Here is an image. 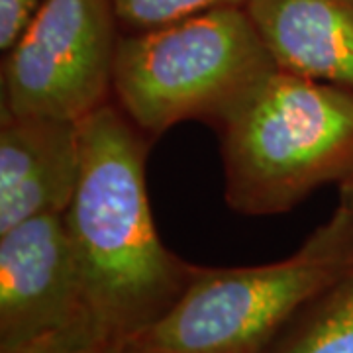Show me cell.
I'll list each match as a JSON object with an SVG mask.
<instances>
[{
	"label": "cell",
	"mask_w": 353,
	"mask_h": 353,
	"mask_svg": "<svg viewBox=\"0 0 353 353\" xmlns=\"http://www.w3.org/2000/svg\"><path fill=\"white\" fill-rule=\"evenodd\" d=\"M83 353H132L124 341H104Z\"/></svg>",
	"instance_id": "obj_13"
},
{
	"label": "cell",
	"mask_w": 353,
	"mask_h": 353,
	"mask_svg": "<svg viewBox=\"0 0 353 353\" xmlns=\"http://www.w3.org/2000/svg\"><path fill=\"white\" fill-rule=\"evenodd\" d=\"M263 353H353V265L306 304Z\"/></svg>",
	"instance_id": "obj_9"
},
{
	"label": "cell",
	"mask_w": 353,
	"mask_h": 353,
	"mask_svg": "<svg viewBox=\"0 0 353 353\" xmlns=\"http://www.w3.org/2000/svg\"><path fill=\"white\" fill-rule=\"evenodd\" d=\"M245 2L248 0H114V10L118 24L130 30V34H136L216 8L245 6Z\"/></svg>",
	"instance_id": "obj_10"
},
{
	"label": "cell",
	"mask_w": 353,
	"mask_h": 353,
	"mask_svg": "<svg viewBox=\"0 0 353 353\" xmlns=\"http://www.w3.org/2000/svg\"><path fill=\"white\" fill-rule=\"evenodd\" d=\"M277 71L243 6L120 36L116 106L143 134L204 120L218 130Z\"/></svg>",
	"instance_id": "obj_3"
},
{
	"label": "cell",
	"mask_w": 353,
	"mask_h": 353,
	"mask_svg": "<svg viewBox=\"0 0 353 353\" xmlns=\"http://www.w3.org/2000/svg\"><path fill=\"white\" fill-rule=\"evenodd\" d=\"M279 71L353 90V0H248Z\"/></svg>",
	"instance_id": "obj_8"
},
{
	"label": "cell",
	"mask_w": 353,
	"mask_h": 353,
	"mask_svg": "<svg viewBox=\"0 0 353 353\" xmlns=\"http://www.w3.org/2000/svg\"><path fill=\"white\" fill-rule=\"evenodd\" d=\"M43 0H0V50L12 48Z\"/></svg>",
	"instance_id": "obj_12"
},
{
	"label": "cell",
	"mask_w": 353,
	"mask_h": 353,
	"mask_svg": "<svg viewBox=\"0 0 353 353\" xmlns=\"http://www.w3.org/2000/svg\"><path fill=\"white\" fill-rule=\"evenodd\" d=\"M104 341L112 340L102 334L99 324L90 316H83L65 326L46 330L0 353H83Z\"/></svg>",
	"instance_id": "obj_11"
},
{
	"label": "cell",
	"mask_w": 353,
	"mask_h": 353,
	"mask_svg": "<svg viewBox=\"0 0 353 353\" xmlns=\"http://www.w3.org/2000/svg\"><path fill=\"white\" fill-rule=\"evenodd\" d=\"M88 314L63 214L0 234V352ZM92 318V316H90Z\"/></svg>",
	"instance_id": "obj_6"
},
{
	"label": "cell",
	"mask_w": 353,
	"mask_h": 353,
	"mask_svg": "<svg viewBox=\"0 0 353 353\" xmlns=\"http://www.w3.org/2000/svg\"><path fill=\"white\" fill-rule=\"evenodd\" d=\"M218 132L238 214L289 212L326 183L353 181L352 88L277 69Z\"/></svg>",
	"instance_id": "obj_2"
},
{
	"label": "cell",
	"mask_w": 353,
	"mask_h": 353,
	"mask_svg": "<svg viewBox=\"0 0 353 353\" xmlns=\"http://www.w3.org/2000/svg\"><path fill=\"white\" fill-rule=\"evenodd\" d=\"M81 179L63 220L88 314L130 341L181 299L196 269L169 252L145 192L148 141L112 102L81 120Z\"/></svg>",
	"instance_id": "obj_1"
},
{
	"label": "cell",
	"mask_w": 353,
	"mask_h": 353,
	"mask_svg": "<svg viewBox=\"0 0 353 353\" xmlns=\"http://www.w3.org/2000/svg\"><path fill=\"white\" fill-rule=\"evenodd\" d=\"M353 265V194L301 250L255 267H199L155 324L126 341L132 353H263L310 301Z\"/></svg>",
	"instance_id": "obj_4"
},
{
	"label": "cell",
	"mask_w": 353,
	"mask_h": 353,
	"mask_svg": "<svg viewBox=\"0 0 353 353\" xmlns=\"http://www.w3.org/2000/svg\"><path fill=\"white\" fill-rule=\"evenodd\" d=\"M114 0H43L2 67V114L81 122L112 92Z\"/></svg>",
	"instance_id": "obj_5"
},
{
	"label": "cell",
	"mask_w": 353,
	"mask_h": 353,
	"mask_svg": "<svg viewBox=\"0 0 353 353\" xmlns=\"http://www.w3.org/2000/svg\"><path fill=\"white\" fill-rule=\"evenodd\" d=\"M81 165V122L2 114L0 234L36 216L65 214Z\"/></svg>",
	"instance_id": "obj_7"
}]
</instances>
